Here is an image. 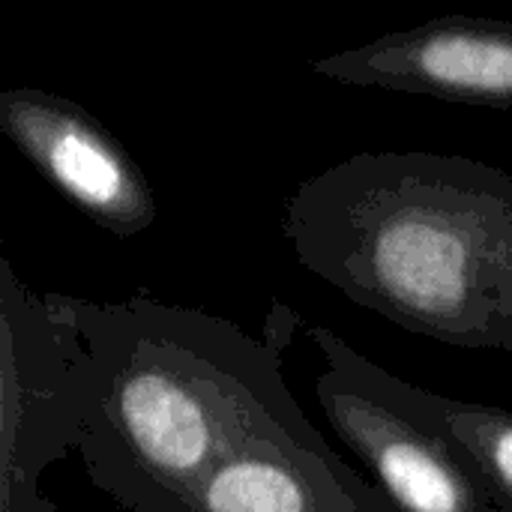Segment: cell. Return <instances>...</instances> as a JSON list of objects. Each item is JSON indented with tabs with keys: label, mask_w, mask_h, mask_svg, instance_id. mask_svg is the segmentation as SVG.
Instances as JSON below:
<instances>
[{
	"label": "cell",
	"mask_w": 512,
	"mask_h": 512,
	"mask_svg": "<svg viewBox=\"0 0 512 512\" xmlns=\"http://www.w3.org/2000/svg\"><path fill=\"white\" fill-rule=\"evenodd\" d=\"M303 270L396 327L512 351V174L453 153L363 150L282 210Z\"/></svg>",
	"instance_id": "1"
},
{
	"label": "cell",
	"mask_w": 512,
	"mask_h": 512,
	"mask_svg": "<svg viewBox=\"0 0 512 512\" xmlns=\"http://www.w3.org/2000/svg\"><path fill=\"white\" fill-rule=\"evenodd\" d=\"M309 336L324 357V372L315 378L318 405L396 510L498 512L453 444L411 420L381 390L375 360L327 327H312Z\"/></svg>",
	"instance_id": "4"
},
{
	"label": "cell",
	"mask_w": 512,
	"mask_h": 512,
	"mask_svg": "<svg viewBox=\"0 0 512 512\" xmlns=\"http://www.w3.org/2000/svg\"><path fill=\"white\" fill-rule=\"evenodd\" d=\"M186 512H399L324 435L279 426L234 450L198 486Z\"/></svg>",
	"instance_id": "7"
},
{
	"label": "cell",
	"mask_w": 512,
	"mask_h": 512,
	"mask_svg": "<svg viewBox=\"0 0 512 512\" xmlns=\"http://www.w3.org/2000/svg\"><path fill=\"white\" fill-rule=\"evenodd\" d=\"M0 132L99 228L135 237L156 222L144 168L84 105L39 87H6L0 90Z\"/></svg>",
	"instance_id": "5"
},
{
	"label": "cell",
	"mask_w": 512,
	"mask_h": 512,
	"mask_svg": "<svg viewBox=\"0 0 512 512\" xmlns=\"http://www.w3.org/2000/svg\"><path fill=\"white\" fill-rule=\"evenodd\" d=\"M312 72L342 87H375L444 102L512 108V24L441 15L384 33L366 45L312 60Z\"/></svg>",
	"instance_id": "6"
},
{
	"label": "cell",
	"mask_w": 512,
	"mask_h": 512,
	"mask_svg": "<svg viewBox=\"0 0 512 512\" xmlns=\"http://www.w3.org/2000/svg\"><path fill=\"white\" fill-rule=\"evenodd\" d=\"M96 363L75 297L33 291L0 261V512H57L42 474L81 450Z\"/></svg>",
	"instance_id": "3"
},
{
	"label": "cell",
	"mask_w": 512,
	"mask_h": 512,
	"mask_svg": "<svg viewBox=\"0 0 512 512\" xmlns=\"http://www.w3.org/2000/svg\"><path fill=\"white\" fill-rule=\"evenodd\" d=\"M96 363L81 441L90 483L129 512H186L198 486L261 432L312 423L285 378L300 315L279 300L264 339L204 309L132 294L75 297Z\"/></svg>",
	"instance_id": "2"
},
{
	"label": "cell",
	"mask_w": 512,
	"mask_h": 512,
	"mask_svg": "<svg viewBox=\"0 0 512 512\" xmlns=\"http://www.w3.org/2000/svg\"><path fill=\"white\" fill-rule=\"evenodd\" d=\"M381 390L417 423L453 444L459 459L471 468L489 492L498 512H512V411L477 402L450 399L417 387L390 369H375Z\"/></svg>",
	"instance_id": "8"
}]
</instances>
